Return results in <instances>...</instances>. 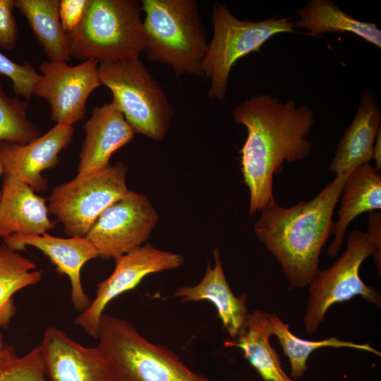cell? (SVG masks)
<instances>
[{
  "label": "cell",
  "mask_w": 381,
  "mask_h": 381,
  "mask_svg": "<svg viewBox=\"0 0 381 381\" xmlns=\"http://www.w3.org/2000/svg\"><path fill=\"white\" fill-rule=\"evenodd\" d=\"M0 74L11 79L16 96L23 97L27 99L33 95L41 76L29 61H26L22 64L16 63L1 52Z\"/></svg>",
  "instance_id": "83f0119b"
},
{
  "label": "cell",
  "mask_w": 381,
  "mask_h": 381,
  "mask_svg": "<svg viewBox=\"0 0 381 381\" xmlns=\"http://www.w3.org/2000/svg\"><path fill=\"white\" fill-rule=\"evenodd\" d=\"M97 71L101 85L111 90L112 102L135 133L162 140L174 110L139 56L100 61Z\"/></svg>",
  "instance_id": "8992f818"
},
{
  "label": "cell",
  "mask_w": 381,
  "mask_h": 381,
  "mask_svg": "<svg viewBox=\"0 0 381 381\" xmlns=\"http://www.w3.org/2000/svg\"><path fill=\"white\" fill-rule=\"evenodd\" d=\"M368 231L367 232L374 242L381 247V217L380 213L375 211L369 212Z\"/></svg>",
  "instance_id": "4dcf8cb0"
},
{
  "label": "cell",
  "mask_w": 381,
  "mask_h": 381,
  "mask_svg": "<svg viewBox=\"0 0 381 381\" xmlns=\"http://www.w3.org/2000/svg\"><path fill=\"white\" fill-rule=\"evenodd\" d=\"M114 271L106 279L97 284L95 299L75 320L76 325L95 339H97L104 310L113 299L135 289L149 274L181 267L184 258L147 243L114 258Z\"/></svg>",
  "instance_id": "8fae6325"
},
{
  "label": "cell",
  "mask_w": 381,
  "mask_h": 381,
  "mask_svg": "<svg viewBox=\"0 0 381 381\" xmlns=\"http://www.w3.org/2000/svg\"><path fill=\"white\" fill-rule=\"evenodd\" d=\"M158 220L148 198L129 190L101 213L85 237L99 257L114 259L141 246Z\"/></svg>",
  "instance_id": "30bf717a"
},
{
  "label": "cell",
  "mask_w": 381,
  "mask_h": 381,
  "mask_svg": "<svg viewBox=\"0 0 381 381\" xmlns=\"http://www.w3.org/2000/svg\"><path fill=\"white\" fill-rule=\"evenodd\" d=\"M247 130L240 150L241 169L249 193L250 215L274 204L273 176L285 162L300 161L311 152L306 139L315 123L313 111L290 99L260 94L237 104L232 114Z\"/></svg>",
  "instance_id": "6da1fadb"
},
{
  "label": "cell",
  "mask_w": 381,
  "mask_h": 381,
  "mask_svg": "<svg viewBox=\"0 0 381 381\" xmlns=\"http://www.w3.org/2000/svg\"><path fill=\"white\" fill-rule=\"evenodd\" d=\"M140 13L135 0H89L82 22L67 34L70 57L100 62L139 56L145 49Z\"/></svg>",
  "instance_id": "5b68a950"
},
{
  "label": "cell",
  "mask_w": 381,
  "mask_h": 381,
  "mask_svg": "<svg viewBox=\"0 0 381 381\" xmlns=\"http://www.w3.org/2000/svg\"><path fill=\"white\" fill-rule=\"evenodd\" d=\"M98 64L93 59L76 66L51 61L40 64L42 74L33 94L49 102L56 123L72 126L84 119L88 97L101 85Z\"/></svg>",
  "instance_id": "7c38bea8"
},
{
  "label": "cell",
  "mask_w": 381,
  "mask_h": 381,
  "mask_svg": "<svg viewBox=\"0 0 381 381\" xmlns=\"http://www.w3.org/2000/svg\"><path fill=\"white\" fill-rule=\"evenodd\" d=\"M269 314L260 309L248 313L243 331L224 345L239 349L264 381H296L286 373L278 353L270 343L272 334Z\"/></svg>",
  "instance_id": "44dd1931"
},
{
  "label": "cell",
  "mask_w": 381,
  "mask_h": 381,
  "mask_svg": "<svg viewBox=\"0 0 381 381\" xmlns=\"http://www.w3.org/2000/svg\"><path fill=\"white\" fill-rule=\"evenodd\" d=\"M343 197L338 212V221L334 223V240L327 254L336 257L344 242V233L349 224L359 214L381 208V174L369 164L361 165L346 178Z\"/></svg>",
  "instance_id": "ffe728a7"
},
{
  "label": "cell",
  "mask_w": 381,
  "mask_h": 381,
  "mask_svg": "<svg viewBox=\"0 0 381 381\" xmlns=\"http://www.w3.org/2000/svg\"><path fill=\"white\" fill-rule=\"evenodd\" d=\"M14 5L27 19L49 61L67 62L71 57L59 17V0H14Z\"/></svg>",
  "instance_id": "603a6c76"
},
{
  "label": "cell",
  "mask_w": 381,
  "mask_h": 381,
  "mask_svg": "<svg viewBox=\"0 0 381 381\" xmlns=\"http://www.w3.org/2000/svg\"><path fill=\"white\" fill-rule=\"evenodd\" d=\"M295 27L304 28L312 36L329 32H351L381 47V30L376 23L360 21L341 11L329 0H310L298 10Z\"/></svg>",
  "instance_id": "7402d4cb"
},
{
  "label": "cell",
  "mask_w": 381,
  "mask_h": 381,
  "mask_svg": "<svg viewBox=\"0 0 381 381\" xmlns=\"http://www.w3.org/2000/svg\"><path fill=\"white\" fill-rule=\"evenodd\" d=\"M148 59L169 66L176 75L203 76L208 42L194 0H142Z\"/></svg>",
  "instance_id": "3957f363"
},
{
  "label": "cell",
  "mask_w": 381,
  "mask_h": 381,
  "mask_svg": "<svg viewBox=\"0 0 381 381\" xmlns=\"http://www.w3.org/2000/svg\"><path fill=\"white\" fill-rule=\"evenodd\" d=\"M127 171L118 162L78 174L53 190L48 198L49 212L63 224L66 235L85 236L101 213L130 190L126 185Z\"/></svg>",
  "instance_id": "9c48e42d"
},
{
  "label": "cell",
  "mask_w": 381,
  "mask_h": 381,
  "mask_svg": "<svg viewBox=\"0 0 381 381\" xmlns=\"http://www.w3.org/2000/svg\"><path fill=\"white\" fill-rule=\"evenodd\" d=\"M73 133L72 126L56 123L45 134L26 144L0 142V161L4 174L16 177L35 192L45 190L48 181L41 173L59 163V154L68 147Z\"/></svg>",
  "instance_id": "4fadbf2b"
},
{
  "label": "cell",
  "mask_w": 381,
  "mask_h": 381,
  "mask_svg": "<svg viewBox=\"0 0 381 381\" xmlns=\"http://www.w3.org/2000/svg\"><path fill=\"white\" fill-rule=\"evenodd\" d=\"M40 346L49 381H116L97 346H84L55 327L45 330Z\"/></svg>",
  "instance_id": "5bb4252c"
},
{
  "label": "cell",
  "mask_w": 381,
  "mask_h": 381,
  "mask_svg": "<svg viewBox=\"0 0 381 381\" xmlns=\"http://www.w3.org/2000/svg\"><path fill=\"white\" fill-rule=\"evenodd\" d=\"M83 128L85 136L79 155L78 174L110 166L114 152L132 141L135 134L112 101L94 108Z\"/></svg>",
  "instance_id": "2e32d148"
},
{
  "label": "cell",
  "mask_w": 381,
  "mask_h": 381,
  "mask_svg": "<svg viewBox=\"0 0 381 381\" xmlns=\"http://www.w3.org/2000/svg\"><path fill=\"white\" fill-rule=\"evenodd\" d=\"M270 329L282 347L285 355L289 358L291 366V377L294 380L301 378L308 369L307 361L310 355L322 347L351 348L364 351L380 356L381 353L369 344H358L342 340L337 337L311 341L303 339L294 335L289 325L283 322L275 313H270Z\"/></svg>",
  "instance_id": "cb8c5ba5"
},
{
  "label": "cell",
  "mask_w": 381,
  "mask_h": 381,
  "mask_svg": "<svg viewBox=\"0 0 381 381\" xmlns=\"http://www.w3.org/2000/svg\"><path fill=\"white\" fill-rule=\"evenodd\" d=\"M47 200L27 184L4 174L0 198V237L12 234L39 236L54 229Z\"/></svg>",
  "instance_id": "e0dca14e"
},
{
  "label": "cell",
  "mask_w": 381,
  "mask_h": 381,
  "mask_svg": "<svg viewBox=\"0 0 381 381\" xmlns=\"http://www.w3.org/2000/svg\"><path fill=\"white\" fill-rule=\"evenodd\" d=\"M40 346L19 357L8 348L0 361V381H49Z\"/></svg>",
  "instance_id": "4316f807"
},
{
  "label": "cell",
  "mask_w": 381,
  "mask_h": 381,
  "mask_svg": "<svg viewBox=\"0 0 381 381\" xmlns=\"http://www.w3.org/2000/svg\"><path fill=\"white\" fill-rule=\"evenodd\" d=\"M373 159L375 160L376 169L380 170L381 169V132L379 130L376 136V142L374 144Z\"/></svg>",
  "instance_id": "1f68e13d"
},
{
  "label": "cell",
  "mask_w": 381,
  "mask_h": 381,
  "mask_svg": "<svg viewBox=\"0 0 381 381\" xmlns=\"http://www.w3.org/2000/svg\"><path fill=\"white\" fill-rule=\"evenodd\" d=\"M381 115L377 100L368 89L362 93L358 109L336 150L328 169L341 175L373 159L375 140L380 129Z\"/></svg>",
  "instance_id": "d6986e66"
},
{
  "label": "cell",
  "mask_w": 381,
  "mask_h": 381,
  "mask_svg": "<svg viewBox=\"0 0 381 381\" xmlns=\"http://www.w3.org/2000/svg\"><path fill=\"white\" fill-rule=\"evenodd\" d=\"M14 8V0H0V47L7 51L12 50L18 40Z\"/></svg>",
  "instance_id": "f1b7e54d"
},
{
  "label": "cell",
  "mask_w": 381,
  "mask_h": 381,
  "mask_svg": "<svg viewBox=\"0 0 381 381\" xmlns=\"http://www.w3.org/2000/svg\"><path fill=\"white\" fill-rule=\"evenodd\" d=\"M97 339L116 381H213L189 369L167 347L147 340L124 319L103 313Z\"/></svg>",
  "instance_id": "277c9868"
},
{
  "label": "cell",
  "mask_w": 381,
  "mask_h": 381,
  "mask_svg": "<svg viewBox=\"0 0 381 381\" xmlns=\"http://www.w3.org/2000/svg\"><path fill=\"white\" fill-rule=\"evenodd\" d=\"M4 174V167L0 161V176ZM0 198H1V191H0Z\"/></svg>",
  "instance_id": "836d02e7"
},
{
  "label": "cell",
  "mask_w": 381,
  "mask_h": 381,
  "mask_svg": "<svg viewBox=\"0 0 381 381\" xmlns=\"http://www.w3.org/2000/svg\"><path fill=\"white\" fill-rule=\"evenodd\" d=\"M370 256L375 258L380 272L381 247L367 232L358 229L351 231L348 235L346 248L340 258L329 268L320 270L309 284L303 318L307 334H313L318 330L332 306L351 300L356 296L380 307V292L366 285L359 275L361 264Z\"/></svg>",
  "instance_id": "ba28073f"
},
{
  "label": "cell",
  "mask_w": 381,
  "mask_h": 381,
  "mask_svg": "<svg viewBox=\"0 0 381 381\" xmlns=\"http://www.w3.org/2000/svg\"><path fill=\"white\" fill-rule=\"evenodd\" d=\"M28 102L8 96L0 80V142L26 144L41 135L27 117Z\"/></svg>",
  "instance_id": "484cf974"
},
{
  "label": "cell",
  "mask_w": 381,
  "mask_h": 381,
  "mask_svg": "<svg viewBox=\"0 0 381 381\" xmlns=\"http://www.w3.org/2000/svg\"><path fill=\"white\" fill-rule=\"evenodd\" d=\"M4 242L14 251L24 250L27 246L39 249L56 265L59 272L68 277L71 300L75 310L81 313L90 306L91 301L83 289L80 271L87 261L99 256L87 238H60L47 233L39 236L12 234L4 238Z\"/></svg>",
  "instance_id": "9a60e30c"
},
{
  "label": "cell",
  "mask_w": 381,
  "mask_h": 381,
  "mask_svg": "<svg viewBox=\"0 0 381 381\" xmlns=\"http://www.w3.org/2000/svg\"><path fill=\"white\" fill-rule=\"evenodd\" d=\"M351 172L337 175L313 199L288 208L262 210L253 231L281 266L289 290L303 288L320 272L321 250L334 229V209Z\"/></svg>",
  "instance_id": "7a4b0ae2"
},
{
  "label": "cell",
  "mask_w": 381,
  "mask_h": 381,
  "mask_svg": "<svg viewBox=\"0 0 381 381\" xmlns=\"http://www.w3.org/2000/svg\"><path fill=\"white\" fill-rule=\"evenodd\" d=\"M213 35L202 63L203 76L210 80V99H225L231 70L236 61L260 48L276 34L294 32L295 22L277 16L262 21L241 20L222 3L214 4Z\"/></svg>",
  "instance_id": "52a82bcc"
},
{
  "label": "cell",
  "mask_w": 381,
  "mask_h": 381,
  "mask_svg": "<svg viewBox=\"0 0 381 381\" xmlns=\"http://www.w3.org/2000/svg\"><path fill=\"white\" fill-rule=\"evenodd\" d=\"M214 266L207 262L202 280L193 286H183L172 295L181 302L208 301L216 308L223 328L231 339H235L244 329L248 310V296L242 294L236 296L226 280L218 249L214 251Z\"/></svg>",
  "instance_id": "ac0fdd59"
},
{
  "label": "cell",
  "mask_w": 381,
  "mask_h": 381,
  "mask_svg": "<svg viewBox=\"0 0 381 381\" xmlns=\"http://www.w3.org/2000/svg\"><path fill=\"white\" fill-rule=\"evenodd\" d=\"M8 348H9L8 346H6L4 345V341H3V337L1 334L0 333V361L5 355Z\"/></svg>",
  "instance_id": "d6a6232c"
},
{
  "label": "cell",
  "mask_w": 381,
  "mask_h": 381,
  "mask_svg": "<svg viewBox=\"0 0 381 381\" xmlns=\"http://www.w3.org/2000/svg\"><path fill=\"white\" fill-rule=\"evenodd\" d=\"M41 278L33 261L0 244V328L8 325L16 313L13 296Z\"/></svg>",
  "instance_id": "d4e9b609"
},
{
  "label": "cell",
  "mask_w": 381,
  "mask_h": 381,
  "mask_svg": "<svg viewBox=\"0 0 381 381\" xmlns=\"http://www.w3.org/2000/svg\"><path fill=\"white\" fill-rule=\"evenodd\" d=\"M89 0H59V17L64 30L69 34L82 22Z\"/></svg>",
  "instance_id": "f546056e"
}]
</instances>
